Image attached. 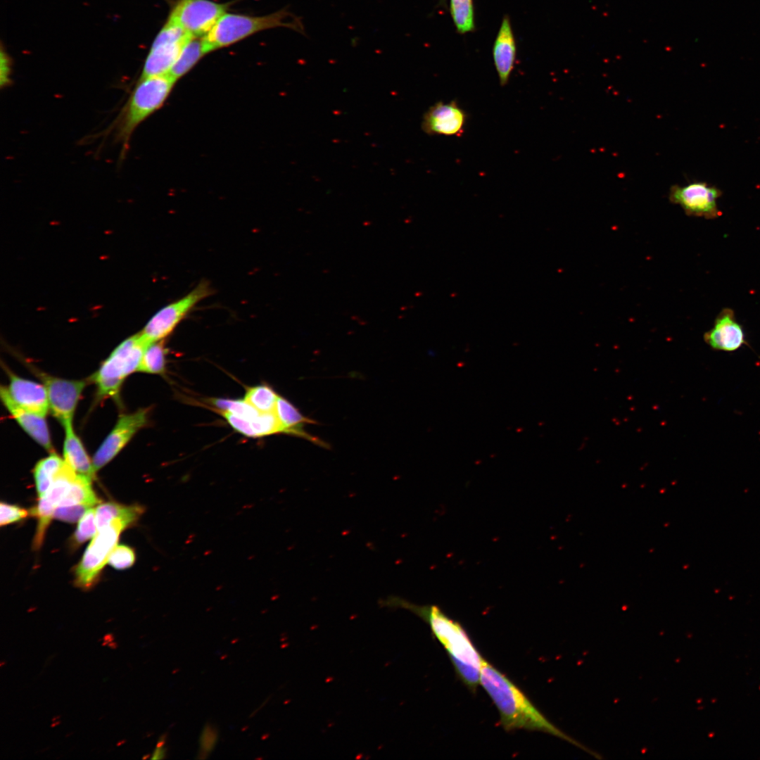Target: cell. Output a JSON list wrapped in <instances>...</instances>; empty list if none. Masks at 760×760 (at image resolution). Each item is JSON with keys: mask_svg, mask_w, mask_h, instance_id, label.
I'll use <instances>...</instances> for the list:
<instances>
[{"mask_svg": "<svg viewBox=\"0 0 760 760\" xmlns=\"http://www.w3.org/2000/svg\"><path fill=\"white\" fill-rule=\"evenodd\" d=\"M4 367L9 379V384L6 387L12 400L26 410L46 416L50 410L44 386L22 378L6 366Z\"/></svg>", "mask_w": 760, "mask_h": 760, "instance_id": "cell-16", "label": "cell"}, {"mask_svg": "<svg viewBox=\"0 0 760 760\" xmlns=\"http://www.w3.org/2000/svg\"><path fill=\"white\" fill-rule=\"evenodd\" d=\"M709 348L716 351L735 352L749 346L742 325L732 308H724L716 317L712 327L703 336Z\"/></svg>", "mask_w": 760, "mask_h": 760, "instance_id": "cell-15", "label": "cell"}, {"mask_svg": "<svg viewBox=\"0 0 760 760\" xmlns=\"http://www.w3.org/2000/svg\"><path fill=\"white\" fill-rule=\"evenodd\" d=\"M44 386L49 410L53 416L65 428L72 425L74 414L87 381L65 379L44 373L27 365Z\"/></svg>", "mask_w": 760, "mask_h": 760, "instance_id": "cell-9", "label": "cell"}, {"mask_svg": "<svg viewBox=\"0 0 760 760\" xmlns=\"http://www.w3.org/2000/svg\"><path fill=\"white\" fill-rule=\"evenodd\" d=\"M65 429L63 442V460L77 474L92 480L96 476L93 462L90 460L81 440L77 436L72 425Z\"/></svg>", "mask_w": 760, "mask_h": 760, "instance_id": "cell-20", "label": "cell"}, {"mask_svg": "<svg viewBox=\"0 0 760 760\" xmlns=\"http://www.w3.org/2000/svg\"><path fill=\"white\" fill-rule=\"evenodd\" d=\"M91 480L82 475L77 474L66 490L58 507L76 505L94 506L99 502L91 488Z\"/></svg>", "mask_w": 760, "mask_h": 760, "instance_id": "cell-24", "label": "cell"}, {"mask_svg": "<svg viewBox=\"0 0 760 760\" xmlns=\"http://www.w3.org/2000/svg\"><path fill=\"white\" fill-rule=\"evenodd\" d=\"M167 350L163 340L147 346L144 351L138 372L163 375L166 372Z\"/></svg>", "mask_w": 760, "mask_h": 760, "instance_id": "cell-26", "label": "cell"}, {"mask_svg": "<svg viewBox=\"0 0 760 760\" xmlns=\"http://www.w3.org/2000/svg\"><path fill=\"white\" fill-rule=\"evenodd\" d=\"M28 514V511L23 508L2 502L0 505V525L3 526L18 521Z\"/></svg>", "mask_w": 760, "mask_h": 760, "instance_id": "cell-33", "label": "cell"}, {"mask_svg": "<svg viewBox=\"0 0 760 760\" xmlns=\"http://www.w3.org/2000/svg\"><path fill=\"white\" fill-rule=\"evenodd\" d=\"M97 532L96 509L89 508L79 521L73 536V542L77 545H80L94 538Z\"/></svg>", "mask_w": 760, "mask_h": 760, "instance_id": "cell-30", "label": "cell"}, {"mask_svg": "<svg viewBox=\"0 0 760 760\" xmlns=\"http://www.w3.org/2000/svg\"><path fill=\"white\" fill-rule=\"evenodd\" d=\"M722 195L723 191L715 185L694 181L684 185H672L669 199L671 203L680 205L688 216L713 220L722 215L717 203Z\"/></svg>", "mask_w": 760, "mask_h": 760, "instance_id": "cell-11", "label": "cell"}, {"mask_svg": "<svg viewBox=\"0 0 760 760\" xmlns=\"http://www.w3.org/2000/svg\"><path fill=\"white\" fill-rule=\"evenodd\" d=\"M467 115L456 101H438L424 114L422 129L428 135L460 137L464 132Z\"/></svg>", "mask_w": 760, "mask_h": 760, "instance_id": "cell-14", "label": "cell"}, {"mask_svg": "<svg viewBox=\"0 0 760 760\" xmlns=\"http://www.w3.org/2000/svg\"><path fill=\"white\" fill-rule=\"evenodd\" d=\"M77 474L65 462L48 491L39 498L37 505L30 509V513L38 521L33 541L35 550L41 547L54 512Z\"/></svg>", "mask_w": 760, "mask_h": 760, "instance_id": "cell-13", "label": "cell"}, {"mask_svg": "<svg viewBox=\"0 0 760 760\" xmlns=\"http://www.w3.org/2000/svg\"><path fill=\"white\" fill-rule=\"evenodd\" d=\"M209 401L218 411H227L246 419H253L261 413L244 399L212 398Z\"/></svg>", "mask_w": 760, "mask_h": 760, "instance_id": "cell-29", "label": "cell"}, {"mask_svg": "<svg viewBox=\"0 0 760 760\" xmlns=\"http://www.w3.org/2000/svg\"><path fill=\"white\" fill-rule=\"evenodd\" d=\"M494 64L500 84L505 86L509 80L516 58V44L509 20L505 17L493 49Z\"/></svg>", "mask_w": 760, "mask_h": 760, "instance_id": "cell-18", "label": "cell"}, {"mask_svg": "<svg viewBox=\"0 0 760 760\" xmlns=\"http://www.w3.org/2000/svg\"><path fill=\"white\" fill-rule=\"evenodd\" d=\"M450 13L460 33L464 34L474 30L472 0H450Z\"/></svg>", "mask_w": 760, "mask_h": 760, "instance_id": "cell-28", "label": "cell"}, {"mask_svg": "<svg viewBox=\"0 0 760 760\" xmlns=\"http://www.w3.org/2000/svg\"><path fill=\"white\" fill-rule=\"evenodd\" d=\"M1 77L0 84L1 87L6 86L10 82V65L7 56L1 55Z\"/></svg>", "mask_w": 760, "mask_h": 760, "instance_id": "cell-35", "label": "cell"}, {"mask_svg": "<svg viewBox=\"0 0 760 760\" xmlns=\"http://www.w3.org/2000/svg\"><path fill=\"white\" fill-rule=\"evenodd\" d=\"M283 429L284 433L291 434L304 438L321 445L322 443L319 439L311 436L303 429L307 424H315V422L303 416L300 411L288 400L279 395L274 410Z\"/></svg>", "mask_w": 760, "mask_h": 760, "instance_id": "cell-21", "label": "cell"}, {"mask_svg": "<svg viewBox=\"0 0 760 760\" xmlns=\"http://www.w3.org/2000/svg\"><path fill=\"white\" fill-rule=\"evenodd\" d=\"M212 293L208 281H203L186 296L160 309L139 333L143 343L147 346L163 340L197 303Z\"/></svg>", "mask_w": 760, "mask_h": 760, "instance_id": "cell-7", "label": "cell"}, {"mask_svg": "<svg viewBox=\"0 0 760 760\" xmlns=\"http://www.w3.org/2000/svg\"><path fill=\"white\" fill-rule=\"evenodd\" d=\"M217 730L213 726L210 724L205 726L199 739V754L202 758L208 756L214 749L217 742Z\"/></svg>", "mask_w": 760, "mask_h": 760, "instance_id": "cell-34", "label": "cell"}, {"mask_svg": "<svg viewBox=\"0 0 760 760\" xmlns=\"http://www.w3.org/2000/svg\"><path fill=\"white\" fill-rule=\"evenodd\" d=\"M286 11H279L263 16H250L225 13L212 29L202 37L206 53L238 42L258 32L285 27L300 31L298 20Z\"/></svg>", "mask_w": 760, "mask_h": 760, "instance_id": "cell-4", "label": "cell"}, {"mask_svg": "<svg viewBox=\"0 0 760 760\" xmlns=\"http://www.w3.org/2000/svg\"><path fill=\"white\" fill-rule=\"evenodd\" d=\"M133 524L134 522L129 519H115L98 531L75 569L77 586L88 589L95 583L117 546L121 532Z\"/></svg>", "mask_w": 760, "mask_h": 760, "instance_id": "cell-6", "label": "cell"}, {"mask_svg": "<svg viewBox=\"0 0 760 760\" xmlns=\"http://www.w3.org/2000/svg\"><path fill=\"white\" fill-rule=\"evenodd\" d=\"M0 396L3 405L19 426L43 448L50 453L53 452L45 416L26 410L18 405L11 398L6 386H1Z\"/></svg>", "mask_w": 760, "mask_h": 760, "instance_id": "cell-17", "label": "cell"}, {"mask_svg": "<svg viewBox=\"0 0 760 760\" xmlns=\"http://www.w3.org/2000/svg\"><path fill=\"white\" fill-rule=\"evenodd\" d=\"M148 410L141 408L122 414L92 457L96 471L108 464L129 442L133 436L148 422Z\"/></svg>", "mask_w": 760, "mask_h": 760, "instance_id": "cell-12", "label": "cell"}, {"mask_svg": "<svg viewBox=\"0 0 760 760\" xmlns=\"http://www.w3.org/2000/svg\"><path fill=\"white\" fill-rule=\"evenodd\" d=\"M146 346L139 333L118 346L91 376L99 398H110L119 400L121 386L125 379L138 369Z\"/></svg>", "mask_w": 760, "mask_h": 760, "instance_id": "cell-5", "label": "cell"}, {"mask_svg": "<svg viewBox=\"0 0 760 760\" xmlns=\"http://www.w3.org/2000/svg\"><path fill=\"white\" fill-rule=\"evenodd\" d=\"M89 508L91 506L87 505L57 507L53 518L68 523H75L79 521Z\"/></svg>", "mask_w": 760, "mask_h": 760, "instance_id": "cell-32", "label": "cell"}, {"mask_svg": "<svg viewBox=\"0 0 760 760\" xmlns=\"http://www.w3.org/2000/svg\"><path fill=\"white\" fill-rule=\"evenodd\" d=\"M144 511V507L137 505L125 506L113 502L101 503L96 509L97 529L101 530L115 519H127L135 523Z\"/></svg>", "mask_w": 760, "mask_h": 760, "instance_id": "cell-22", "label": "cell"}, {"mask_svg": "<svg viewBox=\"0 0 760 760\" xmlns=\"http://www.w3.org/2000/svg\"><path fill=\"white\" fill-rule=\"evenodd\" d=\"M164 745L165 737L160 739L158 741L156 745V748L153 753V756H151L152 759H160L165 758V756L166 754V748L165 747Z\"/></svg>", "mask_w": 760, "mask_h": 760, "instance_id": "cell-36", "label": "cell"}, {"mask_svg": "<svg viewBox=\"0 0 760 760\" xmlns=\"http://www.w3.org/2000/svg\"><path fill=\"white\" fill-rule=\"evenodd\" d=\"M205 54L207 53L202 37H192L182 48L169 74L176 80H179L189 72Z\"/></svg>", "mask_w": 760, "mask_h": 760, "instance_id": "cell-25", "label": "cell"}, {"mask_svg": "<svg viewBox=\"0 0 760 760\" xmlns=\"http://www.w3.org/2000/svg\"><path fill=\"white\" fill-rule=\"evenodd\" d=\"M279 395L267 385L249 387L244 400L261 413L274 412Z\"/></svg>", "mask_w": 760, "mask_h": 760, "instance_id": "cell-27", "label": "cell"}, {"mask_svg": "<svg viewBox=\"0 0 760 760\" xmlns=\"http://www.w3.org/2000/svg\"><path fill=\"white\" fill-rule=\"evenodd\" d=\"M383 606L410 611L429 626L433 636L445 648L457 675L471 690L480 684L483 657L465 630L435 604L419 605L398 596H390Z\"/></svg>", "mask_w": 760, "mask_h": 760, "instance_id": "cell-1", "label": "cell"}, {"mask_svg": "<svg viewBox=\"0 0 760 760\" xmlns=\"http://www.w3.org/2000/svg\"><path fill=\"white\" fill-rule=\"evenodd\" d=\"M176 82L170 74L139 78L116 124V137L125 147L137 127L163 106Z\"/></svg>", "mask_w": 760, "mask_h": 760, "instance_id": "cell-3", "label": "cell"}, {"mask_svg": "<svg viewBox=\"0 0 760 760\" xmlns=\"http://www.w3.org/2000/svg\"><path fill=\"white\" fill-rule=\"evenodd\" d=\"M220 413L236 431L248 437L284 433V429L274 412L260 413L251 419L238 417L227 411H220Z\"/></svg>", "mask_w": 760, "mask_h": 760, "instance_id": "cell-19", "label": "cell"}, {"mask_svg": "<svg viewBox=\"0 0 760 760\" xmlns=\"http://www.w3.org/2000/svg\"><path fill=\"white\" fill-rule=\"evenodd\" d=\"M135 561L134 550L126 545H117L110 554L108 563L117 569H125L133 565Z\"/></svg>", "mask_w": 760, "mask_h": 760, "instance_id": "cell-31", "label": "cell"}, {"mask_svg": "<svg viewBox=\"0 0 760 760\" xmlns=\"http://www.w3.org/2000/svg\"><path fill=\"white\" fill-rule=\"evenodd\" d=\"M229 5L210 0H177L167 20L194 37H204L228 9Z\"/></svg>", "mask_w": 760, "mask_h": 760, "instance_id": "cell-10", "label": "cell"}, {"mask_svg": "<svg viewBox=\"0 0 760 760\" xmlns=\"http://www.w3.org/2000/svg\"><path fill=\"white\" fill-rule=\"evenodd\" d=\"M480 685L496 706L500 723L506 730L540 731L575 743L550 723L517 685L485 659L482 660Z\"/></svg>", "mask_w": 760, "mask_h": 760, "instance_id": "cell-2", "label": "cell"}, {"mask_svg": "<svg viewBox=\"0 0 760 760\" xmlns=\"http://www.w3.org/2000/svg\"><path fill=\"white\" fill-rule=\"evenodd\" d=\"M65 464L63 458L51 452L34 467L33 475L38 497L42 498L51 487L56 476Z\"/></svg>", "mask_w": 760, "mask_h": 760, "instance_id": "cell-23", "label": "cell"}, {"mask_svg": "<svg viewBox=\"0 0 760 760\" xmlns=\"http://www.w3.org/2000/svg\"><path fill=\"white\" fill-rule=\"evenodd\" d=\"M192 37L178 25L167 20L151 44L140 78L169 74L182 48Z\"/></svg>", "mask_w": 760, "mask_h": 760, "instance_id": "cell-8", "label": "cell"}]
</instances>
